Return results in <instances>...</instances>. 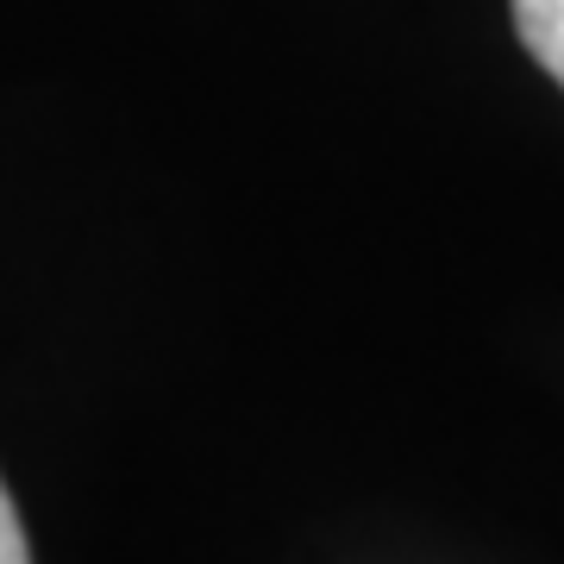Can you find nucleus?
<instances>
[{
  "label": "nucleus",
  "instance_id": "f257e3e1",
  "mask_svg": "<svg viewBox=\"0 0 564 564\" xmlns=\"http://www.w3.org/2000/svg\"><path fill=\"white\" fill-rule=\"evenodd\" d=\"M514 32L533 63L564 88V0H514Z\"/></svg>",
  "mask_w": 564,
  "mask_h": 564
},
{
  "label": "nucleus",
  "instance_id": "f03ea898",
  "mask_svg": "<svg viewBox=\"0 0 564 564\" xmlns=\"http://www.w3.org/2000/svg\"><path fill=\"white\" fill-rule=\"evenodd\" d=\"M0 564H32V545H25V527L13 514V496L0 484Z\"/></svg>",
  "mask_w": 564,
  "mask_h": 564
}]
</instances>
